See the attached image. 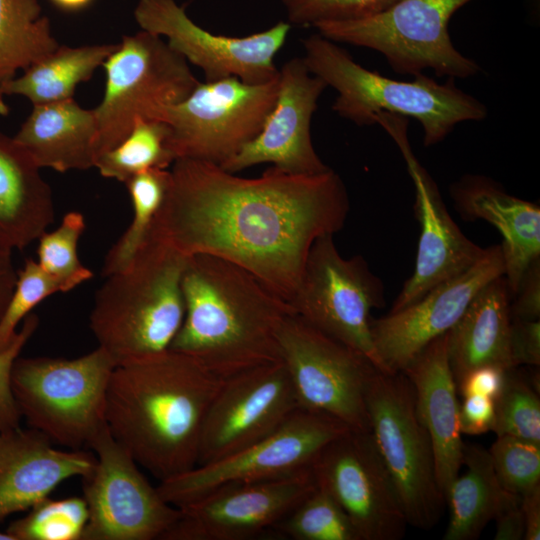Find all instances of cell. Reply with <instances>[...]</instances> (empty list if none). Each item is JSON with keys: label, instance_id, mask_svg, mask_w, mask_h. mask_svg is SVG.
<instances>
[{"label": "cell", "instance_id": "obj_1", "mask_svg": "<svg viewBox=\"0 0 540 540\" xmlns=\"http://www.w3.org/2000/svg\"><path fill=\"white\" fill-rule=\"evenodd\" d=\"M349 210L344 182L332 169L301 175L271 166L244 178L181 158L149 235L187 257L232 262L291 305L313 243L340 231Z\"/></svg>", "mask_w": 540, "mask_h": 540}, {"label": "cell", "instance_id": "obj_2", "mask_svg": "<svg viewBox=\"0 0 540 540\" xmlns=\"http://www.w3.org/2000/svg\"><path fill=\"white\" fill-rule=\"evenodd\" d=\"M224 379L173 350L118 363L105 420L137 464L163 481L197 465L207 410Z\"/></svg>", "mask_w": 540, "mask_h": 540}, {"label": "cell", "instance_id": "obj_3", "mask_svg": "<svg viewBox=\"0 0 540 540\" xmlns=\"http://www.w3.org/2000/svg\"><path fill=\"white\" fill-rule=\"evenodd\" d=\"M185 315L169 349L221 379L280 361L278 333L291 305L248 270L189 256L182 276Z\"/></svg>", "mask_w": 540, "mask_h": 540}, {"label": "cell", "instance_id": "obj_4", "mask_svg": "<svg viewBox=\"0 0 540 540\" xmlns=\"http://www.w3.org/2000/svg\"><path fill=\"white\" fill-rule=\"evenodd\" d=\"M302 43L307 69L338 92L333 111L356 125L375 124L381 112L412 117L421 124L423 144L429 147L443 141L458 123L487 116L486 106L459 89L454 78L441 84L421 73L413 81L394 80L361 66L319 33Z\"/></svg>", "mask_w": 540, "mask_h": 540}, {"label": "cell", "instance_id": "obj_5", "mask_svg": "<svg viewBox=\"0 0 540 540\" xmlns=\"http://www.w3.org/2000/svg\"><path fill=\"white\" fill-rule=\"evenodd\" d=\"M187 259L149 235L126 269L107 276L94 299L90 328L117 364L169 349L185 315Z\"/></svg>", "mask_w": 540, "mask_h": 540}, {"label": "cell", "instance_id": "obj_6", "mask_svg": "<svg viewBox=\"0 0 540 540\" xmlns=\"http://www.w3.org/2000/svg\"><path fill=\"white\" fill-rule=\"evenodd\" d=\"M116 365L99 346L73 359L18 356L10 383L21 417L54 445L86 449L106 425V394Z\"/></svg>", "mask_w": 540, "mask_h": 540}, {"label": "cell", "instance_id": "obj_7", "mask_svg": "<svg viewBox=\"0 0 540 540\" xmlns=\"http://www.w3.org/2000/svg\"><path fill=\"white\" fill-rule=\"evenodd\" d=\"M102 66L104 95L94 108L98 157L122 141L137 120L164 121L167 110L200 82L180 54L144 30L123 36Z\"/></svg>", "mask_w": 540, "mask_h": 540}, {"label": "cell", "instance_id": "obj_8", "mask_svg": "<svg viewBox=\"0 0 540 540\" xmlns=\"http://www.w3.org/2000/svg\"><path fill=\"white\" fill-rule=\"evenodd\" d=\"M370 432L390 474L407 523L432 529L441 519L440 490L429 435L415 405L411 382L403 372L376 369L365 394Z\"/></svg>", "mask_w": 540, "mask_h": 540}, {"label": "cell", "instance_id": "obj_9", "mask_svg": "<svg viewBox=\"0 0 540 540\" xmlns=\"http://www.w3.org/2000/svg\"><path fill=\"white\" fill-rule=\"evenodd\" d=\"M471 0H394L380 11L353 20L315 24L319 34L381 53L400 74L416 76L431 69L437 76L464 79L479 65L453 45L451 16Z\"/></svg>", "mask_w": 540, "mask_h": 540}, {"label": "cell", "instance_id": "obj_10", "mask_svg": "<svg viewBox=\"0 0 540 540\" xmlns=\"http://www.w3.org/2000/svg\"><path fill=\"white\" fill-rule=\"evenodd\" d=\"M278 87L279 73L260 84L237 77L199 82L164 118L175 160L223 164L261 131L276 102Z\"/></svg>", "mask_w": 540, "mask_h": 540}, {"label": "cell", "instance_id": "obj_11", "mask_svg": "<svg viewBox=\"0 0 540 540\" xmlns=\"http://www.w3.org/2000/svg\"><path fill=\"white\" fill-rule=\"evenodd\" d=\"M278 343L299 408L370 431L365 394L378 368L366 356L294 313L283 321Z\"/></svg>", "mask_w": 540, "mask_h": 540}, {"label": "cell", "instance_id": "obj_12", "mask_svg": "<svg viewBox=\"0 0 540 540\" xmlns=\"http://www.w3.org/2000/svg\"><path fill=\"white\" fill-rule=\"evenodd\" d=\"M384 304V285L361 255L343 258L333 235L313 243L291 302L294 314L360 352L382 371L370 322L372 309Z\"/></svg>", "mask_w": 540, "mask_h": 540}, {"label": "cell", "instance_id": "obj_13", "mask_svg": "<svg viewBox=\"0 0 540 540\" xmlns=\"http://www.w3.org/2000/svg\"><path fill=\"white\" fill-rule=\"evenodd\" d=\"M87 448L95 454L96 464L82 478L88 521L81 540L161 539L178 519L179 508L149 483L107 424Z\"/></svg>", "mask_w": 540, "mask_h": 540}, {"label": "cell", "instance_id": "obj_14", "mask_svg": "<svg viewBox=\"0 0 540 540\" xmlns=\"http://www.w3.org/2000/svg\"><path fill=\"white\" fill-rule=\"evenodd\" d=\"M349 429L331 416L298 408L264 439L160 481L156 488L165 501L181 507L226 484L288 476L309 468L326 444Z\"/></svg>", "mask_w": 540, "mask_h": 540}, {"label": "cell", "instance_id": "obj_15", "mask_svg": "<svg viewBox=\"0 0 540 540\" xmlns=\"http://www.w3.org/2000/svg\"><path fill=\"white\" fill-rule=\"evenodd\" d=\"M316 484L353 523L360 540H399L408 525L390 474L370 431L349 429L311 463Z\"/></svg>", "mask_w": 540, "mask_h": 540}, {"label": "cell", "instance_id": "obj_16", "mask_svg": "<svg viewBox=\"0 0 540 540\" xmlns=\"http://www.w3.org/2000/svg\"><path fill=\"white\" fill-rule=\"evenodd\" d=\"M134 17L141 30L165 36L174 51L203 71L206 81L237 77L260 84L275 78L274 57L291 28L280 21L245 37L216 35L197 25L176 0H139Z\"/></svg>", "mask_w": 540, "mask_h": 540}, {"label": "cell", "instance_id": "obj_17", "mask_svg": "<svg viewBox=\"0 0 540 540\" xmlns=\"http://www.w3.org/2000/svg\"><path fill=\"white\" fill-rule=\"evenodd\" d=\"M298 408L281 360L224 379L204 418L196 466L216 462L264 439Z\"/></svg>", "mask_w": 540, "mask_h": 540}, {"label": "cell", "instance_id": "obj_18", "mask_svg": "<svg viewBox=\"0 0 540 540\" xmlns=\"http://www.w3.org/2000/svg\"><path fill=\"white\" fill-rule=\"evenodd\" d=\"M317 487L311 466L274 479L220 486L178 507L161 540H246L273 529Z\"/></svg>", "mask_w": 540, "mask_h": 540}, {"label": "cell", "instance_id": "obj_19", "mask_svg": "<svg viewBox=\"0 0 540 540\" xmlns=\"http://www.w3.org/2000/svg\"><path fill=\"white\" fill-rule=\"evenodd\" d=\"M504 275L500 245L462 274L445 281L420 300L381 318H372L373 346L386 372H401L430 342L447 333L460 319L477 292Z\"/></svg>", "mask_w": 540, "mask_h": 540}, {"label": "cell", "instance_id": "obj_20", "mask_svg": "<svg viewBox=\"0 0 540 540\" xmlns=\"http://www.w3.org/2000/svg\"><path fill=\"white\" fill-rule=\"evenodd\" d=\"M325 82L313 75L303 58H292L279 69L274 107L258 135L220 166L237 173L260 163L291 174L313 175L330 169L316 153L311 119Z\"/></svg>", "mask_w": 540, "mask_h": 540}, {"label": "cell", "instance_id": "obj_21", "mask_svg": "<svg viewBox=\"0 0 540 540\" xmlns=\"http://www.w3.org/2000/svg\"><path fill=\"white\" fill-rule=\"evenodd\" d=\"M395 143L414 184V212L421 231L414 271L395 299L391 313L414 304L437 285L467 271L487 250L468 239L454 222L434 180L413 154L408 135L399 136Z\"/></svg>", "mask_w": 540, "mask_h": 540}, {"label": "cell", "instance_id": "obj_22", "mask_svg": "<svg viewBox=\"0 0 540 540\" xmlns=\"http://www.w3.org/2000/svg\"><path fill=\"white\" fill-rule=\"evenodd\" d=\"M36 429L0 427V522L28 511L63 481L87 476L96 456L86 449H57Z\"/></svg>", "mask_w": 540, "mask_h": 540}, {"label": "cell", "instance_id": "obj_23", "mask_svg": "<svg viewBox=\"0 0 540 540\" xmlns=\"http://www.w3.org/2000/svg\"><path fill=\"white\" fill-rule=\"evenodd\" d=\"M447 343L448 332L430 342L401 371L412 384L416 411L431 441L436 479L444 497L459 475L465 445Z\"/></svg>", "mask_w": 540, "mask_h": 540}, {"label": "cell", "instance_id": "obj_24", "mask_svg": "<svg viewBox=\"0 0 540 540\" xmlns=\"http://www.w3.org/2000/svg\"><path fill=\"white\" fill-rule=\"evenodd\" d=\"M450 192L463 219L485 220L500 232L504 276L512 297L528 267L540 259L539 206L507 193L482 175L463 176Z\"/></svg>", "mask_w": 540, "mask_h": 540}, {"label": "cell", "instance_id": "obj_25", "mask_svg": "<svg viewBox=\"0 0 540 540\" xmlns=\"http://www.w3.org/2000/svg\"><path fill=\"white\" fill-rule=\"evenodd\" d=\"M511 294L504 275L484 285L448 331V358L456 384L471 370L515 368L510 352Z\"/></svg>", "mask_w": 540, "mask_h": 540}, {"label": "cell", "instance_id": "obj_26", "mask_svg": "<svg viewBox=\"0 0 540 540\" xmlns=\"http://www.w3.org/2000/svg\"><path fill=\"white\" fill-rule=\"evenodd\" d=\"M40 167L14 140L0 132V249H24L55 218L52 190Z\"/></svg>", "mask_w": 540, "mask_h": 540}, {"label": "cell", "instance_id": "obj_27", "mask_svg": "<svg viewBox=\"0 0 540 540\" xmlns=\"http://www.w3.org/2000/svg\"><path fill=\"white\" fill-rule=\"evenodd\" d=\"M13 138L40 168L85 170L95 167L98 157L94 108L73 98L33 105Z\"/></svg>", "mask_w": 540, "mask_h": 540}, {"label": "cell", "instance_id": "obj_28", "mask_svg": "<svg viewBox=\"0 0 540 540\" xmlns=\"http://www.w3.org/2000/svg\"><path fill=\"white\" fill-rule=\"evenodd\" d=\"M117 44L79 47L59 45L53 52L23 70L0 87V113L7 112L4 96L20 95L33 105L73 98L76 87L88 81Z\"/></svg>", "mask_w": 540, "mask_h": 540}, {"label": "cell", "instance_id": "obj_29", "mask_svg": "<svg viewBox=\"0 0 540 540\" xmlns=\"http://www.w3.org/2000/svg\"><path fill=\"white\" fill-rule=\"evenodd\" d=\"M462 464L466 472L454 479L445 496L450 518L444 540L479 538L507 492L496 478L488 449L464 445Z\"/></svg>", "mask_w": 540, "mask_h": 540}, {"label": "cell", "instance_id": "obj_30", "mask_svg": "<svg viewBox=\"0 0 540 540\" xmlns=\"http://www.w3.org/2000/svg\"><path fill=\"white\" fill-rule=\"evenodd\" d=\"M58 46L37 0H0V87Z\"/></svg>", "mask_w": 540, "mask_h": 540}, {"label": "cell", "instance_id": "obj_31", "mask_svg": "<svg viewBox=\"0 0 540 540\" xmlns=\"http://www.w3.org/2000/svg\"><path fill=\"white\" fill-rule=\"evenodd\" d=\"M169 136L165 121L139 119L122 141L98 157L95 167L103 177L123 183L150 169H167L175 161Z\"/></svg>", "mask_w": 540, "mask_h": 540}, {"label": "cell", "instance_id": "obj_32", "mask_svg": "<svg viewBox=\"0 0 540 540\" xmlns=\"http://www.w3.org/2000/svg\"><path fill=\"white\" fill-rule=\"evenodd\" d=\"M169 183L170 170L159 168L139 173L125 182L133 207V219L107 253L103 276L123 271L132 262L149 236Z\"/></svg>", "mask_w": 540, "mask_h": 540}, {"label": "cell", "instance_id": "obj_33", "mask_svg": "<svg viewBox=\"0 0 540 540\" xmlns=\"http://www.w3.org/2000/svg\"><path fill=\"white\" fill-rule=\"evenodd\" d=\"M273 529L293 540H360L348 515L318 486Z\"/></svg>", "mask_w": 540, "mask_h": 540}, {"label": "cell", "instance_id": "obj_34", "mask_svg": "<svg viewBox=\"0 0 540 540\" xmlns=\"http://www.w3.org/2000/svg\"><path fill=\"white\" fill-rule=\"evenodd\" d=\"M88 521L83 497L41 500L28 513L10 523L6 532L13 540H81Z\"/></svg>", "mask_w": 540, "mask_h": 540}, {"label": "cell", "instance_id": "obj_35", "mask_svg": "<svg viewBox=\"0 0 540 540\" xmlns=\"http://www.w3.org/2000/svg\"><path fill=\"white\" fill-rule=\"evenodd\" d=\"M496 436L509 435L540 444L539 391L515 368L507 370L500 394L494 399Z\"/></svg>", "mask_w": 540, "mask_h": 540}, {"label": "cell", "instance_id": "obj_36", "mask_svg": "<svg viewBox=\"0 0 540 540\" xmlns=\"http://www.w3.org/2000/svg\"><path fill=\"white\" fill-rule=\"evenodd\" d=\"M75 286L45 271L37 261L28 258L17 273L12 296L0 319V351L12 342L17 327L46 297L66 292Z\"/></svg>", "mask_w": 540, "mask_h": 540}, {"label": "cell", "instance_id": "obj_37", "mask_svg": "<svg viewBox=\"0 0 540 540\" xmlns=\"http://www.w3.org/2000/svg\"><path fill=\"white\" fill-rule=\"evenodd\" d=\"M84 216L77 211L65 214L60 226L39 237V265L51 275L72 283L75 287L93 277L92 271L78 258V241L85 231Z\"/></svg>", "mask_w": 540, "mask_h": 540}, {"label": "cell", "instance_id": "obj_38", "mask_svg": "<svg viewBox=\"0 0 540 540\" xmlns=\"http://www.w3.org/2000/svg\"><path fill=\"white\" fill-rule=\"evenodd\" d=\"M488 451L504 490L521 496L540 485V444L501 435Z\"/></svg>", "mask_w": 540, "mask_h": 540}, {"label": "cell", "instance_id": "obj_39", "mask_svg": "<svg viewBox=\"0 0 540 540\" xmlns=\"http://www.w3.org/2000/svg\"><path fill=\"white\" fill-rule=\"evenodd\" d=\"M394 0H281L288 23L314 26L326 21L362 18L385 8Z\"/></svg>", "mask_w": 540, "mask_h": 540}, {"label": "cell", "instance_id": "obj_40", "mask_svg": "<svg viewBox=\"0 0 540 540\" xmlns=\"http://www.w3.org/2000/svg\"><path fill=\"white\" fill-rule=\"evenodd\" d=\"M38 324V316L30 313L23 320L21 328L9 346L0 351V427L20 426L21 415L11 390V370L22 348L36 331Z\"/></svg>", "mask_w": 540, "mask_h": 540}, {"label": "cell", "instance_id": "obj_41", "mask_svg": "<svg viewBox=\"0 0 540 540\" xmlns=\"http://www.w3.org/2000/svg\"><path fill=\"white\" fill-rule=\"evenodd\" d=\"M510 352L514 367L540 365V319L521 320L512 318Z\"/></svg>", "mask_w": 540, "mask_h": 540}, {"label": "cell", "instance_id": "obj_42", "mask_svg": "<svg viewBox=\"0 0 540 540\" xmlns=\"http://www.w3.org/2000/svg\"><path fill=\"white\" fill-rule=\"evenodd\" d=\"M511 317L521 320L540 319V259L526 270L510 302Z\"/></svg>", "mask_w": 540, "mask_h": 540}, {"label": "cell", "instance_id": "obj_43", "mask_svg": "<svg viewBox=\"0 0 540 540\" xmlns=\"http://www.w3.org/2000/svg\"><path fill=\"white\" fill-rule=\"evenodd\" d=\"M494 418L493 399L480 395L463 397L459 405V427L462 434L480 435L492 431Z\"/></svg>", "mask_w": 540, "mask_h": 540}, {"label": "cell", "instance_id": "obj_44", "mask_svg": "<svg viewBox=\"0 0 540 540\" xmlns=\"http://www.w3.org/2000/svg\"><path fill=\"white\" fill-rule=\"evenodd\" d=\"M506 372L496 366L473 369L457 383V390L462 397L480 395L494 400L503 388Z\"/></svg>", "mask_w": 540, "mask_h": 540}, {"label": "cell", "instance_id": "obj_45", "mask_svg": "<svg viewBox=\"0 0 540 540\" xmlns=\"http://www.w3.org/2000/svg\"><path fill=\"white\" fill-rule=\"evenodd\" d=\"M493 520L496 523L495 540L524 539L525 522L521 496L507 491Z\"/></svg>", "mask_w": 540, "mask_h": 540}, {"label": "cell", "instance_id": "obj_46", "mask_svg": "<svg viewBox=\"0 0 540 540\" xmlns=\"http://www.w3.org/2000/svg\"><path fill=\"white\" fill-rule=\"evenodd\" d=\"M525 522V540L540 539V485L521 495Z\"/></svg>", "mask_w": 540, "mask_h": 540}, {"label": "cell", "instance_id": "obj_47", "mask_svg": "<svg viewBox=\"0 0 540 540\" xmlns=\"http://www.w3.org/2000/svg\"><path fill=\"white\" fill-rule=\"evenodd\" d=\"M17 280L12 252L0 249V319L12 296Z\"/></svg>", "mask_w": 540, "mask_h": 540}, {"label": "cell", "instance_id": "obj_48", "mask_svg": "<svg viewBox=\"0 0 540 540\" xmlns=\"http://www.w3.org/2000/svg\"><path fill=\"white\" fill-rule=\"evenodd\" d=\"M61 10L75 12L86 8L93 0H50Z\"/></svg>", "mask_w": 540, "mask_h": 540}, {"label": "cell", "instance_id": "obj_49", "mask_svg": "<svg viewBox=\"0 0 540 540\" xmlns=\"http://www.w3.org/2000/svg\"><path fill=\"white\" fill-rule=\"evenodd\" d=\"M0 540H13V538L5 531L0 532Z\"/></svg>", "mask_w": 540, "mask_h": 540}]
</instances>
